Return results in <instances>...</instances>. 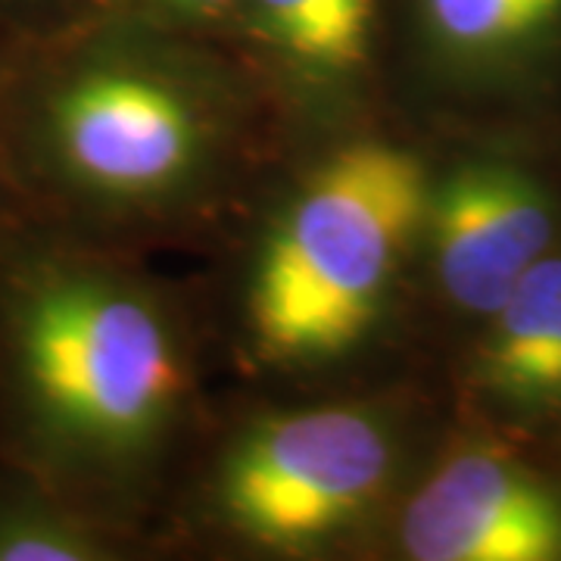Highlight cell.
<instances>
[{"label": "cell", "instance_id": "cell-4", "mask_svg": "<svg viewBox=\"0 0 561 561\" xmlns=\"http://www.w3.org/2000/svg\"><path fill=\"white\" fill-rule=\"evenodd\" d=\"M449 409L424 378L280 393L219 383L162 500V561H375Z\"/></svg>", "mask_w": 561, "mask_h": 561}, {"label": "cell", "instance_id": "cell-7", "mask_svg": "<svg viewBox=\"0 0 561 561\" xmlns=\"http://www.w3.org/2000/svg\"><path fill=\"white\" fill-rule=\"evenodd\" d=\"M375 561H561V459L449 415Z\"/></svg>", "mask_w": 561, "mask_h": 561}, {"label": "cell", "instance_id": "cell-1", "mask_svg": "<svg viewBox=\"0 0 561 561\" xmlns=\"http://www.w3.org/2000/svg\"><path fill=\"white\" fill-rule=\"evenodd\" d=\"M287 147L221 41L88 13L0 47V165L25 221L206 253Z\"/></svg>", "mask_w": 561, "mask_h": 561}, {"label": "cell", "instance_id": "cell-10", "mask_svg": "<svg viewBox=\"0 0 561 561\" xmlns=\"http://www.w3.org/2000/svg\"><path fill=\"white\" fill-rule=\"evenodd\" d=\"M0 561H162L157 540L0 461Z\"/></svg>", "mask_w": 561, "mask_h": 561}, {"label": "cell", "instance_id": "cell-12", "mask_svg": "<svg viewBox=\"0 0 561 561\" xmlns=\"http://www.w3.org/2000/svg\"><path fill=\"white\" fill-rule=\"evenodd\" d=\"M84 0H0V47L60 28L81 13Z\"/></svg>", "mask_w": 561, "mask_h": 561}, {"label": "cell", "instance_id": "cell-9", "mask_svg": "<svg viewBox=\"0 0 561 561\" xmlns=\"http://www.w3.org/2000/svg\"><path fill=\"white\" fill-rule=\"evenodd\" d=\"M449 415L512 440H561V247L540 260L437 378Z\"/></svg>", "mask_w": 561, "mask_h": 561}, {"label": "cell", "instance_id": "cell-8", "mask_svg": "<svg viewBox=\"0 0 561 561\" xmlns=\"http://www.w3.org/2000/svg\"><path fill=\"white\" fill-rule=\"evenodd\" d=\"M225 44L253 76L287 144L397 113L393 0H238Z\"/></svg>", "mask_w": 561, "mask_h": 561}, {"label": "cell", "instance_id": "cell-5", "mask_svg": "<svg viewBox=\"0 0 561 561\" xmlns=\"http://www.w3.org/2000/svg\"><path fill=\"white\" fill-rule=\"evenodd\" d=\"M431 131L415 334L421 378L437 387L465 341L561 247V140L556 122Z\"/></svg>", "mask_w": 561, "mask_h": 561}, {"label": "cell", "instance_id": "cell-14", "mask_svg": "<svg viewBox=\"0 0 561 561\" xmlns=\"http://www.w3.org/2000/svg\"><path fill=\"white\" fill-rule=\"evenodd\" d=\"M552 453H556V456H559V459H561V440L556 443V446H552Z\"/></svg>", "mask_w": 561, "mask_h": 561}, {"label": "cell", "instance_id": "cell-13", "mask_svg": "<svg viewBox=\"0 0 561 561\" xmlns=\"http://www.w3.org/2000/svg\"><path fill=\"white\" fill-rule=\"evenodd\" d=\"M16 219H22V216L20 209H16V203H13L10 187H7V179H3V165H0V228Z\"/></svg>", "mask_w": 561, "mask_h": 561}, {"label": "cell", "instance_id": "cell-3", "mask_svg": "<svg viewBox=\"0 0 561 561\" xmlns=\"http://www.w3.org/2000/svg\"><path fill=\"white\" fill-rule=\"evenodd\" d=\"M213 378L191 278L35 221L0 228V461L153 537Z\"/></svg>", "mask_w": 561, "mask_h": 561}, {"label": "cell", "instance_id": "cell-11", "mask_svg": "<svg viewBox=\"0 0 561 561\" xmlns=\"http://www.w3.org/2000/svg\"><path fill=\"white\" fill-rule=\"evenodd\" d=\"M234 10H238V0H84L79 16L113 13V16H128V20L157 25L165 32L225 44L231 22H234Z\"/></svg>", "mask_w": 561, "mask_h": 561}, {"label": "cell", "instance_id": "cell-2", "mask_svg": "<svg viewBox=\"0 0 561 561\" xmlns=\"http://www.w3.org/2000/svg\"><path fill=\"white\" fill-rule=\"evenodd\" d=\"M434 131L400 113L287 144L191 275L216 378L328 393L421 378Z\"/></svg>", "mask_w": 561, "mask_h": 561}, {"label": "cell", "instance_id": "cell-6", "mask_svg": "<svg viewBox=\"0 0 561 561\" xmlns=\"http://www.w3.org/2000/svg\"><path fill=\"white\" fill-rule=\"evenodd\" d=\"M390 101L424 128L561 113V0H393Z\"/></svg>", "mask_w": 561, "mask_h": 561}]
</instances>
